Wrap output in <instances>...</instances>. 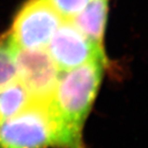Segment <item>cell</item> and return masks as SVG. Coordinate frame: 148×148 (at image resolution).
Returning <instances> with one entry per match:
<instances>
[{
  "mask_svg": "<svg viewBox=\"0 0 148 148\" xmlns=\"http://www.w3.org/2000/svg\"><path fill=\"white\" fill-rule=\"evenodd\" d=\"M107 61L95 60L60 73L49 101L59 126L61 148H86L83 131L103 81Z\"/></svg>",
  "mask_w": 148,
  "mask_h": 148,
  "instance_id": "6da1fadb",
  "label": "cell"
},
{
  "mask_svg": "<svg viewBox=\"0 0 148 148\" xmlns=\"http://www.w3.org/2000/svg\"><path fill=\"white\" fill-rule=\"evenodd\" d=\"M61 134L49 102L31 101L0 123V148H61Z\"/></svg>",
  "mask_w": 148,
  "mask_h": 148,
  "instance_id": "7a4b0ae2",
  "label": "cell"
},
{
  "mask_svg": "<svg viewBox=\"0 0 148 148\" xmlns=\"http://www.w3.org/2000/svg\"><path fill=\"white\" fill-rule=\"evenodd\" d=\"M63 20L49 0H29L17 14L9 35L19 48H47Z\"/></svg>",
  "mask_w": 148,
  "mask_h": 148,
  "instance_id": "3957f363",
  "label": "cell"
},
{
  "mask_svg": "<svg viewBox=\"0 0 148 148\" xmlns=\"http://www.w3.org/2000/svg\"><path fill=\"white\" fill-rule=\"evenodd\" d=\"M17 80L26 88L32 101L48 103L61 71L47 48L23 49L14 45Z\"/></svg>",
  "mask_w": 148,
  "mask_h": 148,
  "instance_id": "277c9868",
  "label": "cell"
},
{
  "mask_svg": "<svg viewBox=\"0 0 148 148\" xmlns=\"http://www.w3.org/2000/svg\"><path fill=\"white\" fill-rule=\"evenodd\" d=\"M47 50L61 71L95 60L107 61L103 46L84 34L71 19L62 21Z\"/></svg>",
  "mask_w": 148,
  "mask_h": 148,
  "instance_id": "5b68a950",
  "label": "cell"
},
{
  "mask_svg": "<svg viewBox=\"0 0 148 148\" xmlns=\"http://www.w3.org/2000/svg\"><path fill=\"white\" fill-rule=\"evenodd\" d=\"M109 0H90L76 16L71 19L84 34L103 46L107 23Z\"/></svg>",
  "mask_w": 148,
  "mask_h": 148,
  "instance_id": "8992f818",
  "label": "cell"
},
{
  "mask_svg": "<svg viewBox=\"0 0 148 148\" xmlns=\"http://www.w3.org/2000/svg\"><path fill=\"white\" fill-rule=\"evenodd\" d=\"M32 101L17 79L0 89V123L23 110Z\"/></svg>",
  "mask_w": 148,
  "mask_h": 148,
  "instance_id": "52a82bcc",
  "label": "cell"
},
{
  "mask_svg": "<svg viewBox=\"0 0 148 148\" xmlns=\"http://www.w3.org/2000/svg\"><path fill=\"white\" fill-rule=\"evenodd\" d=\"M16 79L14 44L8 34L0 38V89Z\"/></svg>",
  "mask_w": 148,
  "mask_h": 148,
  "instance_id": "ba28073f",
  "label": "cell"
},
{
  "mask_svg": "<svg viewBox=\"0 0 148 148\" xmlns=\"http://www.w3.org/2000/svg\"><path fill=\"white\" fill-rule=\"evenodd\" d=\"M63 19H72L76 16L90 0H49Z\"/></svg>",
  "mask_w": 148,
  "mask_h": 148,
  "instance_id": "9c48e42d",
  "label": "cell"
}]
</instances>
